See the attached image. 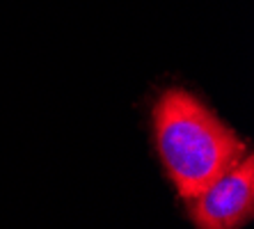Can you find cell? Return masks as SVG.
Segmentation results:
<instances>
[{"instance_id": "obj_1", "label": "cell", "mask_w": 254, "mask_h": 229, "mask_svg": "<svg viewBox=\"0 0 254 229\" xmlns=\"http://www.w3.org/2000/svg\"><path fill=\"white\" fill-rule=\"evenodd\" d=\"M154 133L167 176L188 202L245 153V142L184 89H170L158 99Z\"/></svg>"}, {"instance_id": "obj_2", "label": "cell", "mask_w": 254, "mask_h": 229, "mask_svg": "<svg viewBox=\"0 0 254 229\" xmlns=\"http://www.w3.org/2000/svg\"><path fill=\"white\" fill-rule=\"evenodd\" d=\"M190 202V220L195 227H243L254 211V158L248 153Z\"/></svg>"}]
</instances>
